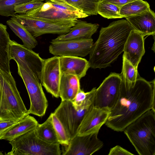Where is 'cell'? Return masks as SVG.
Wrapping results in <instances>:
<instances>
[{
  "instance_id": "ac0fdd59",
  "label": "cell",
  "mask_w": 155,
  "mask_h": 155,
  "mask_svg": "<svg viewBox=\"0 0 155 155\" xmlns=\"http://www.w3.org/2000/svg\"><path fill=\"white\" fill-rule=\"evenodd\" d=\"M126 20L133 29L145 36H154L155 34V14L150 9L141 14L129 16Z\"/></svg>"
},
{
  "instance_id": "52a82bcc",
  "label": "cell",
  "mask_w": 155,
  "mask_h": 155,
  "mask_svg": "<svg viewBox=\"0 0 155 155\" xmlns=\"http://www.w3.org/2000/svg\"><path fill=\"white\" fill-rule=\"evenodd\" d=\"M15 17L35 38L45 34H64L69 32L77 20L49 21L36 19L25 14Z\"/></svg>"
},
{
  "instance_id": "d6986e66",
  "label": "cell",
  "mask_w": 155,
  "mask_h": 155,
  "mask_svg": "<svg viewBox=\"0 0 155 155\" xmlns=\"http://www.w3.org/2000/svg\"><path fill=\"white\" fill-rule=\"evenodd\" d=\"M99 26L97 24H93L77 20L75 25L68 33L59 35L55 40L58 41L91 38Z\"/></svg>"
},
{
  "instance_id": "4fadbf2b",
  "label": "cell",
  "mask_w": 155,
  "mask_h": 155,
  "mask_svg": "<svg viewBox=\"0 0 155 155\" xmlns=\"http://www.w3.org/2000/svg\"><path fill=\"white\" fill-rule=\"evenodd\" d=\"M61 75L59 56L44 59L40 81L46 91L56 98L59 97Z\"/></svg>"
},
{
  "instance_id": "603a6c76",
  "label": "cell",
  "mask_w": 155,
  "mask_h": 155,
  "mask_svg": "<svg viewBox=\"0 0 155 155\" xmlns=\"http://www.w3.org/2000/svg\"><path fill=\"white\" fill-rule=\"evenodd\" d=\"M7 24L14 33L22 41L23 45L32 50L38 45L37 41L15 17L6 21Z\"/></svg>"
},
{
  "instance_id": "9c48e42d",
  "label": "cell",
  "mask_w": 155,
  "mask_h": 155,
  "mask_svg": "<svg viewBox=\"0 0 155 155\" xmlns=\"http://www.w3.org/2000/svg\"><path fill=\"white\" fill-rule=\"evenodd\" d=\"M93 44L92 38L63 41L53 39L50 42L49 51L54 56L83 57L89 54Z\"/></svg>"
},
{
  "instance_id": "3957f363",
  "label": "cell",
  "mask_w": 155,
  "mask_h": 155,
  "mask_svg": "<svg viewBox=\"0 0 155 155\" xmlns=\"http://www.w3.org/2000/svg\"><path fill=\"white\" fill-rule=\"evenodd\" d=\"M123 131L139 155H155V110L146 112Z\"/></svg>"
},
{
  "instance_id": "4316f807",
  "label": "cell",
  "mask_w": 155,
  "mask_h": 155,
  "mask_svg": "<svg viewBox=\"0 0 155 155\" xmlns=\"http://www.w3.org/2000/svg\"><path fill=\"white\" fill-rule=\"evenodd\" d=\"M120 8L117 6L105 2L101 0L97 9V13L103 17L107 19L121 18L120 14Z\"/></svg>"
},
{
  "instance_id": "e575fe53",
  "label": "cell",
  "mask_w": 155,
  "mask_h": 155,
  "mask_svg": "<svg viewBox=\"0 0 155 155\" xmlns=\"http://www.w3.org/2000/svg\"><path fill=\"white\" fill-rule=\"evenodd\" d=\"M103 1L114 4L120 8L125 4L135 0H102Z\"/></svg>"
},
{
  "instance_id": "cb8c5ba5",
  "label": "cell",
  "mask_w": 155,
  "mask_h": 155,
  "mask_svg": "<svg viewBox=\"0 0 155 155\" xmlns=\"http://www.w3.org/2000/svg\"><path fill=\"white\" fill-rule=\"evenodd\" d=\"M51 2L66 4L76 8L88 16L98 14L99 4L101 0H46Z\"/></svg>"
},
{
  "instance_id": "7402d4cb",
  "label": "cell",
  "mask_w": 155,
  "mask_h": 155,
  "mask_svg": "<svg viewBox=\"0 0 155 155\" xmlns=\"http://www.w3.org/2000/svg\"><path fill=\"white\" fill-rule=\"evenodd\" d=\"M11 40L7 26L0 23V69L8 73H11L9 53Z\"/></svg>"
},
{
  "instance_id": "d6a6232c",
  "label": "cell",
  "mask_w": 155,
  "mask_h": 155,
  "mask_svg": "<svg viewBox=\"0 0 155 155\" xmlns=\"http://www.w3.org/2000/svg\"><path fill=\"white\" fill-rule=\"evenodd\" d=\"M50 2L54 7L61 9L71 11H79L76 8L66 4Z\"/></svg>"
},
{
  "instance_id": "44dd1931",
  "label": "cell",
  "mask_w": 155,
  "mask_h": 155,
  "mask_svg": "<svg viewBox=\"0 0 155 155\" xmlns=\"http://www.w3.org/2000/svg\"><path fill=\"white\" fill-rule=\"evenodd\" d=\"M80 89V80L76 76L61 73L59 87L61 101H71Z\"/></svg>"
},
{
  "instance_id": "d590c367",
  "label": "cell",
  "mask_w": 155,
  "mask_h": 155,
  "mask_svg": "<svg viewBox=\"0 0 155 155\" xmlns=\"http://www.w3.org/2000/svg\"><path fill=\"white\" fill-rule=\"evenodd\" d=\"M3 154L2 153V152L0 151V155H3Z\"/></svg>"
},
{
  "instance_id": "5bb4252c",
  "label": "cell",
  "mask_w": 155,
  "mask_h": 155,
  "mask_svg": "<svg viewBox=\"0 0 155 155\" xmlns=\"http://www.w3.org/2000/svg\"><path fill=\"white\" fill-rule=\"evenodd\" d=\"M47 1L42 5L25 14L36 19L55 21L77 19L89 16L79 11H66L55 8L50 1Z\"/></svg>"
},
{
  "instance_id": "30bf717a",
  "label": "cell",
  "mask_w": 155,
  "mask_h": 155,
  "mask_svg": "<svg viewBox=\"0 0 155 155\" xmlns=\"http://www.w3.org/2000/svg\"><path fill=\"white\" fill-rule=\"evenodd\" d=\"M92 107L77 110L71 101H61L53 113L64 127L71 139L77 135L83 119Z\"/></svg>"
},
{
  "instance_id": "484cf974",
  "label": "cell",
  "mask_w": 155,
  "mask_h": 155,
  "mask_svg": "<svg viewBox=\"0 0 155 155\" xmlns=\"http://www.w3.org/2000/svg\"><path fill=\"white\" fill-rule=\"evenodd\" d=\"M150 9L149 4L143 0H135L128 3L120 8V14L123 18L143 13Z\"/></svg>"
},
{
  "instance_id": "1f68e13d",
  "label": "cell",
  "mask_w": 155,
  "mask_h": 155,
  "mask_svg": "<svg viewBox=\"0 0 155 155\" xmlns=\"http://www.w3.org/2000/svg\"><path fill=\"white\" fill-rule=\"evenodd\" d=\"M109 155H133L134 154L121 147L117 145L111 148L108 154Z\"/></svg>"
},
{
  "instance_id": "7a4b0ae2",
  "label": "cell",
  "mask_w": 155,
  "mask_h": 155,
  "mask_svg": "<svg viewBox=\"0 0 155 155\" xmlns=\"http://www.w3.org/2000/svg\"><path fill=\"white\" fill-rule=\"evenodd\" d=\"M133 29L125 19L113 21L108 26L101 28L98 38L89 54L90 68L101 69L110 66L123 52Z\"/></svg>"
},
{
  "instance_id": "4dcf8cb0",
  "label": "cell",
  "mask_w": 155,
  "mask_h": 155,
  "mask_svg": "<svg viewBox=\"0 0 155 155\" xmlns=\"http://www.w3.org/2000/svg\"><path fill=\"white\" fill-rule=\"evenodd\" d=\"M43 0H33L32 1L16 5L15 6L16 13L25 14L27 12L42 5Z\"/></svg>"
},
{
  "instance_id": "7c38bea8",
  "label": "cell",
  "mask_w": 155,
  "mask_h": 155,
  "mask_svg": "<svg viewBox=\"0 0 155 155\" xmlns=\"http://www.w3.org/2000/svg\"><path fill=\"white\" fill-rule=\"evenodd\" d=\"M98 133L86 135H76L71 139L69 144L63 146V155H92L101 148L103 142L98 137Z\"/></svg>"
},
{
  "instance_id": "277c9868",
  "label": "cell",
  "mask_w": 155,
  "mask_h": 155,
  "mask_svg": "<svg viewBox=\"0 0 155 155\" xmlns=\"http://www.w3.org/2000/svg\"><path fill=\"white\" fill-rule=\"evenodd\" d=\"M28 114L11 73L0 69V122L18 121Z\"/></svg>"
},
{
  "instance_id": "f546056e",
  "label": "cell",
  "mask_w": 155,
  "mask_h": 155,
  "mask_svg": "<svg viewBox=\"0 0 155 155\" xmlns=\"http://www.w3.org/2000/svg\"><path fill=\"white\" fill-rule=\"evenodd\" d=\"M121 76L127 81L134 84L138 78L137 69L136 68L124 55H123V64Z\"/></svg>"
},
{
  "instance_id": "8992f818",
  "label": "cell",
  "mask_w": 155,
  "mask_h": 155,
  "mask_svg": "<svg viewBox=\"0 0 155 155\" xmlns=\"http://www.w3.org/2000/svg\"><path fill=\"white\" fill-rule=\"evenodd\" d=\"M17 64L18 73L23 80L30 99L28 113L42 117L45 114L48 104L41 82L27 65Z\"/></svg>"
},
{
  "instance_id": "9a60e30c",
  "label": "cell",
  "mask_w": 155,
  "mask_h": 155,
  "mask_svg": "<svg viewBox=\"0 0 155 155\" xmlns=\"http://www.w3.org/2000/svg\"><path fill=\"white\" fill-rule=\"evenodd\" d=\"M110 109L94 105L85 115L78 128L77 134L79 136L98 133L105 124L109 116Z\"/></svg>"
},
{
  "instance_id": "6da1fadb",
  "label": "cell",
  "mask_w": 155,
  "mask_h": 155,
  "mask_svg": "<svg viewBox=\"0 0 155 155\" xmlns=\"http://www.w3.org/2000/svg\"><path fill=\"white\" fill-rule=\"evenodd\" d=\"M121 76L117 100L110 109L105 124L117 132L123 131L127 126L147 110H155V79L149 82L138 77L135 83L133 84Z\"/></svg>"
},
{
  "instance_id": "d4e9b609",
  "label": "cell",
  "mask_w": 155,
  "mask_h": 155,
  "mask_svg": "<svg viewBox=\"0 0 155 155\" xmlns=\"http://www.w3.org/2000/svg\"><path fill=\"white\" fill-rule=\"evenodd\" d=\"M35 130L36 135L44 141L51 143H59L51 114L43 123H38Z\"/></svg>"
},
{
  "instance_id": "83f0119b",
  "label": "cell",
  "mask_w": 155,
  "mask_h": 155,
  "mask_svg": "<svg viewBox=\"0 0 155 155\" xmlns=\"http://www.w3.org/2000/svg\"><path fill=\"white\" fill-rule=\"evenodd\" d=\"M52 121L59 143L63 146L68 145L70 137L61 123L53 112L51 114Z\"/></svg>"
},
{
  "instance_id": "f1b7e54d",
  "label": "cell",
  "mask_w": 155,
  "mask_h": 155,
  "mask_svg": "<svg viewBox=\"0 0 155 155\" xmlns=\"http://www.w3.org/2000/svg\"><path fill=\"white\" fill-rule=\"evenodd\" d=\"M33 0H0V15L5 16L14 17L16 14L15 6L16 5Z\"/></svg>"
},
{
  "instance_id": "2e32d148",
  "label": "cell",
  "mask_w": 155,
  "mask_h": 155,
  "mask_svg": "<svg viewBox=\"0 0 155 155\" xmlns=\"http://www.w3.org/2000/svg\"><path fill=\"white\" fill-rule=\"evenodd\" d=\"M145 36L142 33L133 29L124 46L123 55L137 69L145 53Z\"/></svg>"
},
{
  "instance_id": "e0dca14e",
  "label": "cell",
  "mask_w": 155,
  "mask_h": 155,
  "mask_svg": "<svg viewBox=\"0 0 155 155\" xmlns=\"http://www.w3.org/2000/svg\"><path fill=\"white\" fill-rule=\"evenodd\" d=\"M59 57L61 73L74 75L80 80L85 76L90 68L88 61L82 57L64 56Z\"/></svg>"
},
{
  "instance_id": "836d02e7",
  "label": "cell",
  "mask_w": 155,
  "mask_h": 155,
  "mask_svg": "<svg viewBox=\"0 0 155 155\" xmlns=\"http://www.w3.org/2000/svg\"><path fill=\"white\" fill-rule=\"evenodd\" d=\"M18 121H7L0 122V135Z\"/></svg>"
},
{
  "instance_id": "ba28073f",
  "label": "cell",
  "mask_w": 155,
  "mask_h": 155,
  "mask_svg": "<svg viewBox=\"0 0 155 155\" xmlns=\"http://www.w3.org/2000/svg\"><path fill=\"white\" fill-rule=\"evenodd\" d=\"M121 81L120 74L111 73L96 89L94 106L110 109L112 108L117 100Z\"/></svg>"
},
{
  "instance_id": "ffe728a7",
  "label": "cell",
  "mask_w": 155,
  "mask_h": 155,
  "mask_svg": "<svg viewBox=\"0 0 155 155\" xmlns=\"http://www.w3.org/2000/svg\"><path fill=\"white\" fill-rule=\"evenodd\" d=\"M38 124L33 117L28 115L0 135V140L11 141L35 129Z\"/></svg>"
},
{
  "instance_id": "5b68a950",
  "label": "cell",
  "mask_w": 155,
  "mask_h": 155,
  "mask_svg": "<svg viewBox=\"0 0 155 155\" xmlns=\"http://www.w3.org/2000/svg\"><path fill=\"white\" fill-rule=\"evenodd\" d=\"M9 143L12 149L6 155H60L62 153L59 143L44 141L36 135L35 129Z\"/></svg>"
},
{
  "instance_id": "8fae6325",
  "label": "cell",
  "mask_w": 155,
  "mask_h": 155,
  "mask_svg": "<svg viewBox=\"0 0 155 155\" xmlns=\"http://www.w3.org/2000/svg\"><path fill=\"white\" fill-rule=\"evenodd\" d=\"M9 53L10 60H13L19 65H27L40 81L44 59L39 54L12 40Z\"/></svg>"
}]
</instances>
